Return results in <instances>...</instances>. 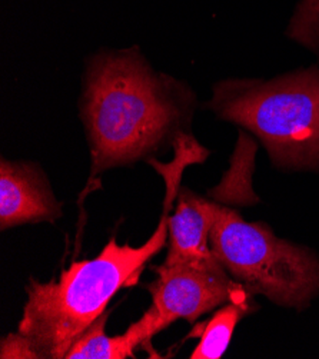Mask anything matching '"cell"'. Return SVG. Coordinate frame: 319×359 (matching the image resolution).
I'll return each mask as SVG.
<instances>
[{
    "mask_svg": "<svg viewBox=\"0 0 319 359\" xmlns=\"http://www.w3.org/2000/svg\"><path fill=\"white\" fill-rule=\"evenodd\" d=\"M195 107L191 86L156 72L137 46L96 53L79 100L92 176L175 148L191 135Z\"/></svg>",
    "mask_w": 319,
    "mask_h": 359,
    "instance_id": "6da1fadb",
    "label": "cell"
},
{
    "mask_svg": "<svg viewBox=\"0 0 319 359\" xmlns=\"http://www.w3.org/2000/svg\"><path fill=\"white\" fill-rule=\"evenodd\" d=\"M163 175L168 184L163 217L147 243L139 248L121 246L112 238L96 258L74 262L62 271L57 280L39 282L30 278L19 332L30 338L41 358H65L104 313L114 295L125 285L135 283L142 268L165 246L169 235L168 212L181 173L165 169Z\"/></svg>",
    "mask_w": 319,
    "mask_h": 359,
    "instance_id": "7a4b0ae2",
    "label": "cell"
},
{
    "mask_svg": "<svg viewBox=\"0 0 319 359\" xmlns=\"http://www.w3.org/2000/svg\"><path fill=\"white\" fill-rule=\"evenodd\" d=\"M218 118L251 130L282 168L319 166V69L272 81L229 79L206 103Z\"/></svg>",
    "mask_w": 319,
    "mask_h": 359,
    "instance_id": "3957f363",
    "label": "cell"
},
{
    "mask_svg": "<svg viewBox=\"0 0 319 359\" xmlns=\"http://www.w3.org/2000/svg\"><path fill=\"white\" fill-rule=\"evenodd\" d=\"M212 252L251 295L304 309L319 292V258L308 249L278 239L264 224H247L229 208L217 205L210 229Z\"/></svg>",
    "mask_w": 319,
    "mask_h": 359,
    "instance_id": "277c9868",
    "label": "cell"
},
{
    "mask_svg": "<svg viewBox=\"0 0 319 359\" xmlns=\"http://www.w3.org/2000/svg\"><path fill=\"white\" fill-rule=\"evenodd\" d=\"M158 278L148 286L152 295L149 311L155 316L156 334L176 319L195 322L201 315L228 302L250 305V292L228 272H210L189 265H161Z\"/></svg>",
    "mask_w": 319,
    "mask_h": 359,
    "instance_id": "5b68a950",
    "label": "cell"
},
{
    "mask_svg": "<svg viewBox=\"0 0 319 359\" xmlns=\"http://www.w3.org/2000/svg\"><path fill=\"white\" fill-rule=\"evenodd\" d=\"M62 217L45 172L39 165L23 161L0 162V229L55 222Z\"/></svg>",
    "mask_w": 319,
    "mask_h": 359,
    "instance_id": "8992f818",
    "label": "cell"
},
{
    "mask_svg": "<svg viewBox=\"0 0 319 359\" xmlns=\"http://www.w3.org/2000/svg\"><path fill=\"white\" fill-rule=\"evenodd\" d=\"M217 218V203L182 189L175 215L168 218L169 250L163 265H189L210 272H226L209 243Z\"/></svg>",
    "mask_w": 319,
    "mask_h": 359,
    "instance_id": "52a82bcc",
    "label": "cell"
},
{
    "mask_svg": "<svg viewBox=\"0 0 319 359\" xmlns=\"http://www.w3.org/2000/svg\"><path fill=\"white\" fill-rule=\"evenodd\" d=\"M108 313H103L86 330V332L72 345L66 359H125L132 358L135 348L148 342L154 335L155 316L151 311L145 312L137 322L132 324L122 335L108 337L104 324Z\"/></svg>",
    "mask_w": 319,
    "mask_h": 359,
    "instance_id": "ba28073f",
    "label": "cell"
},
{
    "mask_svg": "<svg viewBox=\"0 0 319 359\" xmlns=\"http://www.w3.org/2000/svg\"><path fill=\"white\" fill-rule=\"evenodd\" d=\"M247 312H251L250 305H242L235 302H228L222 305L210 320L206 322L202 332L198 334L201 341L195 351L191 353L192 359H219L232 338V334L238 325V322Z\"/></svg>",
    "mask_w": 319,
    "mask_h": 359,
    "instance_id": "9c48e42d",
    "label": "cell"
},
{
    "mask_svg": "<svg viewBox=\"0 0 319 359\" xmlns=\"http://www.w3.org/2000/svg\"><path fill=\"white\" fill-rule=\"evenodd\" d=\"M287 33L295 42L319 53V0H301Z\"/></svg>",
    "mask_w": 319,
    "mask_h": 359,
    "instance_id": "30bf717a",
    "label": "cell"
},
{
    "mask_svg": "<svg viewBox=\"0 0 319 359\" xmlns=\"http://www.w3.org/2000/svg\"><path fill=\"white\" fill-rule=\"evenodd\" d=\"M0 358L2 359H41L30 338L20 334H9L0 344Z\"/></svg>",
    "mask_w": 319,
    "mask_h": 359,
    "instance_id": "8fae6325",
    "label": "cell"
}]
</instances>
